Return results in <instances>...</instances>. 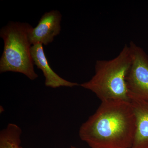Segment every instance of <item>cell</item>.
Returning a JSON list of instances; mask_svg holds the SVG:
<instances>
[{"label": "cell", "instance_id": "6da1fadb", "mask_svg": "<svg viewBox=\"0 0 148 148\" xmlns=\"http://www.w3.org/2000/svg\"><path fill=\"white\" fill-rule=\"evenodd\" d=\"M135 129L130 102L108 101L82 124L79 135L91 148H132Z\"/></svg>", "mask_w": 148, "mask_h": 148}, {"label": "cell", "instance_id": "7a4b0ae2", "mask_svg": "<svg viewBox=\"0 0 148 148\" xmlns=\"http://www.w3.org/2000/svg\"><path fill=\"white\" fill-rule=\"evenodd\" d=\"M132 62L129 46L125 45L115 58L98 60L92 78L80 85L91 90L103 101L119 100L130 102L126 77Z\"/></svg>", "mask_w": 148, "mask_h": 148}, {"label": "cell", "instance_id": "3957f363", "mask_svg": "<svg viewBox=\"0 0 148 148\" xmlns=\"http://www.w3.org/2000/svg\"><path fill=\"white\" fill-rule=\"evenodd\" d=\"M33 27L27 23L10 21L0 30L3 51L0 59V72H16L34 80L38 75L34 69L29 34Z\"/></svg>", "mask_w": 148, "mask_h": 148}, {"label": "cell", "instance_id": "277c9868", "mask_svg": "<svg viewBox=\"0 0 148 148\" xmlns=\"http://www.w3.org/2000/svg\"><path fill=\"white\" fill-rule=\"evenodd\" d=\"M132 62L126 82L130 97L148 101V56L141 48L131 42Z\"/></svg>", "mask_w": 148, "mask_h": 148}, {"label": "cell", "instance_id": "5b68a950", "mask_svg": "<svg viewBox=\"0 0 148 148\" xmlns=\"http://www.w3.org/2000/svg\"><path fill=\"white\" fill-rule=\"evenodd\" d=\"M61 18L62 15L58 10L45 12L36 27L30 31L29 39L32 45L38 43L47 45L52 42L61 32Z\"/></svg>", "mask_w": 148, "mask_h": 148}, {"label": "cell", "instance_id": "8992f818", "mask_svg": "<svg viewBox=\"0 0 148 148\" xmlns=\"http://www.w3.org/2000/svg\"><path fill=\"white\" fill-rule=\"evenodd\" d=\"M31 55L34 64L43 72L45 79L46 86L57 88L61 86L73 87L79 85L77 83L71 82L62 78L52 70L49 64L42 44L32 45Z\"/></svg>", "mask_w": 148, "mask_h": 148}, {"label": "cell", "instance_id": "52a82bcc", "mask_svg": "<svg viewBox=\"0 0 148 148\" xmlns=\"http://www.w3.org/2000/svg\"><path fill=\"white\" fill-rule=\"evenodd\" d=\"M136 129L132 148H148V101L130 97Z\"/></svg>", "mask_w": 148, "mask_h": 148}, {"label": "cell", "instance_id": "ba28073f", "mask_svg": "<svg viewBox=\"0 0 148 148\" xmlns=\"http://www.w3.org/2000/svg\"><path fill=\"white\" fill-rule=\"evenodd\" d=\"M21 130L18 125L9 124L0 133V148H22L21 145Z\"/></svg>", "mask_w": 148, "mask_h": 148}, {"label": "cell", "instance_id": "9c48e42d", "mask_svg": "<svg viewBox=\"0 0 148 148\" xmlns=\"http://www.w3.org/2000/svg\"><path fill=\"white\" fill-rule=\"evenodd\" d=\"M70 148H76L75 147H71Z\"/></svg>", "mask_w": 148, "mask_h": 148}]
</instances>
